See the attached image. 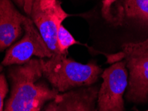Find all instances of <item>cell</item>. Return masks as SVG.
<instances>
[{"instance_id":"12","label":"cell","mask_w":148,"mask_h":111,"mask_svg":"<svg viewBox=\"0 0 148 111\" xmlns=\"http://www.w3.org/2000/svg\"><path fill=\"white\" fill-rule=\"evenodd\" d=\"M14 3L21 9L23 12L27 15L28 16H30L32 9L36 0H12Z\"/></svg>"},{"instance_id":"1","label":"cell","mask_w":148,"mask_h":111,"mask_svg":"<svg viewBox=\"0 0 148 111\" xmlns=\"http://www.w3.org/2000/svg\"><path fill=\"white\" fill-rule=\"evenodd\" d=\"M11 92L4 111H41L44 104L59 93L42 80L39 59L23 65H11L8 69Z\"/></svg>"},{"instance_id":"6","label":"cell","mask_w":148,"mask_h":111,"mask_svg":"<svg viewBox=\"0 0 148 111\" xmlns=\"http://www.w3.org/2000/svg\"><path fill=\"white\" fill-rule=\"evenodd\" d=\"M23 28L22 38L6 51L1 62L3 66L23 65L33 59V57L49 58L53 55L30 17H25Z\"/></svg>"},{"instance_id":"14","label":"cell","mask_w":148,"mask_h":111,"mask_svg":"<svg viewBox=\"0 0 148 111\" xmlns=\"http://www.w3.org/2000/svg\"><path fill=\"white\" fill-rule=\"evenodd\" d=\"M135 110H136V111H139V110H136V109H135ZM145 111H148V110H145Z\"/></svg>"},{"instance_id":"13","label":"cell","mask_w":148,"mask_h":111,"mask_svg":"<svg viewBox=\"0 0 148 111\" xmlns=\"http://www.w3.org/2000/svg\"><path fill=\"white\" fill-rule=\"evenodd\" d=\"M3 65H0V74H1V72L2 71V70H3Z\"/></svg>"},{"instance_id":"10","label":"cell","mask_w":148,"mask_h":111,"mask_svg":"<svg viewBox=\"0 0 148 111\" xmlns=\"http://www.w3.org/2000/svg\"><path fill=\"white\" fill-rule=\"evenodd\" d=\"M79 43L63 25H61L58 33V44L60 53L67 55L69 48Z\"/></svg>"},{"instance_id":"8","label":"cell","mask_w":148,"mask_h":111,"mask_svg":"<svg viewBox=\"0 0 148 111\" xmlns=\"http://www.w3.org/2000/svg\"><path fill=\"white\" fill-rule=\"evenodd\" d=\"M99 86H84L59 94L43 111H98L97 101Z\"/></svg>"},{"instance_id":"5","label":"cell","mask_w":148,"mask_h":111,"mask_svg":"<svg viewBox=\"0 0 148 111\" xmlns=\"http://www.w3.org/2000/svg\"><path fill=\"white\" fill-rule=\"evenodd\" d=\"M68 16L59 0H36L32 7L29 17L53 53L61 54L58 33L60 25Z\"/></svg>"},{"instance_id":"9","label":"cell","mask_w":148,"mask_h":111,"mask_svg":"<svg viewBox=\"0 0 148 111\" xmlns=\"http://www.w3.org/2000/svg\"><path fill=\"white\" fill-rule=\"evenodd\" d=\"M25 17L12 0H0V52L12 46L24 34Z\"/></svg>"},{"instance_id":"11","label":"cell","mask_w":148,"mask_h":111,"mask_svg":"<svg viewBox=\"0 0 148 111\" xmlns=\"http://www.w3.org/2000/svg\"><path fill=\"white\" fill-rule=\"evenodd\" d=\"M8 84L4 74H0V111H4V99L8 93Z\"/></svg>"},{"instance_id":"2","label":"cell","mask_w":148,"mask_h":111,"mask_svg":"<svg viewBox=\"0 0 148 111\" xmlns=\"http://www.w3.org/2000/svg\"><path fill=\"white\" fill-rule=\"evenodd\" d=\"M39 59L43 77L59 93L93 85L103 72L95 61L82 64L62 54Z\"/></svg>"},{"instance_id":"4","label":"cell","mask_w":148,"mask_h":111,"mask_svg":"<svg viewBox=\"0 0 148 111\" xmlns=\"http://www.w3.org/2000/svg\"><path fill=\"white\" fill-rule=\"evenodd\" d=\"M100 76L103 81L97 95V110L125 111L123 95L128 84V71L125 61L112 63Z\"/></svg>"},{"instance_id":"3","label":"cell","mask_w":148,"mask_h":111,"mask_svg":"<svg viewBox=\"0 0 148 111\" xmlns=\"http://www.w3.org/2000/svg\"><path fill=\"white\" fill-rule=\"evenodd\" d=\"M108 63L124 60L128 71V84L125 98L128 102L144 104L148 102V39L138 43H127L122 51L106 55Z\"/></svg>"},{"instance_id":"7","label":"cell","mask_w":148,"mask_h":111,"mask_svg":"<svg viewBox=\"0 0 148 111\" xmlns=\"http://www.w3.org/2000/svg\"><path fill=\"white\" fill-rule=\"evenodd\" d=\"M102 13L117 25L127 21L148 25V0H104Z\"/></svg>"}]
</instances>
